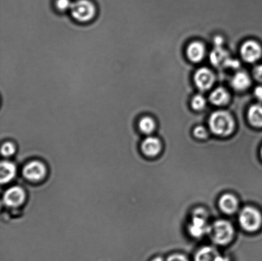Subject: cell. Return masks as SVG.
<instances>
[{
	"mask_svg": "<svg viewBox=\"0 0 262 261\" xmlns=\"http://www.w3.org/2000/svg\"><path fill=\"white\" fill-rule=\"evenodd\" d=\"M261 221L260 212L252 207H246L240 214L241 226L247 231L253 232L258 230L261 226Z\"/></svg>",
	"mask_w": 262,
	"mask_h": 261,
	"instance_id": "277c9868",
	"label": "cell"
},
{
	"mask_svg": "<svg viewBox=\"0 0 262 261\" xmlns=\"http://www.w3.org/2000/svg\"><path fill=\"white\" fill-rule=\"evenodd\" d=\"M220 254L213 247H205L200 249L195 255V261H217Z\"/></svg>",
	"mask_w": 262,
	"mask_h": 261,
	"instance_id": "5bb4252c",
	"label": "cell"
},
{
	"mask_svg": "<svg viewBox=\"0 0 262 261\" xmlns=\"http://www.w3.org/2000/svg\"><path fill=\"white\" fill-rule=\"evenodd\" d=\"M70 13L76 22L86 24L96 17L97 10L96 5L91 0H76L73 2Z\"/></svg>",
	"mask_w": 262,
	"mask_h": 261,
	"instance_id": "6da1fadb",
	"label": "cell"
},
{
	"mask_svg": "<svg viewBox=\"0 0 262 261\" xmlns=\"http://www.w3.org/2000/svg\"><path fill=\"white\" fill-rule=\"evenodd\" d=\"M228 54L225 51L222 50L220 46H217L210 55V60L214 65H220L221 63H225L227 60Z\"/></svg>",
	"mask_w": 262,
	"mask_h": 261,
	"instance_id": "ac0fdd59",
	"label": "cell"
},
{
	"mask_svg": "<svg viewBox=\"0 0 262 261\" xmlns=\"http://www.w3.org/2000/svg\"><path fill=\"white\" fill-rule=\"evenodd\" d=\"M205 48L202 43L199 42H192L187 48V55L193 62H199L204 58Z\"/></svg>",
	"mask_w": 262,
	"mask_h": 261,
	"instance_id": "4fadbf2b",
	"label": "cell"
},
{
	"mask_svg": "<svg viewBox=\"0 0 262 261\" xmlns=\"http://www.w3.org/2000/svg\"><path fill=\"white\" fill-rule=\"evenodd\" d=\"M213 241L220 245H225L232 241L234 234L232 225L229 222L220 220L214 222L210 228Z\"/></svg>",
	"mask_w": 262,
	"mask_h": 261,
	"instance_id": "3957f363",
	"label": "cell"
},
{
	"mask_svg": "<svg viewBox=\"0 0 262 261\" xmlns=\"http://www.w3.org/2000/svg\"><path fill=\"white\" fill-rule=\"evenodd\" d=\"M139 127L144 134H149L155 129V122L150 117H144L140 120Z\"/></svg>",
	"mask_w": 262,
	"mask_h": 261,
	"instance_id": "d6986e66",
	"label": "cell"
},
{
	"mask_svg": "<svg viewBox=\"0 0 262 261\" xmlns=\"http://www.w3.org/2000/svg\"><path fill=\"white\" fill-rule=\"evenodd\" d=\"M248 119L254 127H262V106L254 105L248 111Z\"/></svg>",
	"mask_w": 262,
	"mask_h": 261,
	"instance_id": "9a60e30c",
	"label": "cell"
},
{
	"mask_svg": "<svg viewBox=\"0 0 262 261\" xmlns=\"http://www.w3.org/2000/svg\"><path fill=\"white\" fill-rule=\"evenodd\" d=\"M232 84L233 88L237 90H244L250 85L251 81L247 74L241 72L233 77Z\"/></svg>",
	"mask_w": 262,
	"mask_h": 261,
	"instance_id": "2e32d148",
	"label": "cell"
},
{
	"mask_svg": "<svg viewBox=\"0 0 262 261\" xmlns=\"http://www.w3.org/2000/svg\"><path fill=\"white\" fill-rule=\"evenodd\" d=\"M166 261H189L183 255L174 254L169 256Z\"/></svg>",
	"mask_w": 262,
	"mask_h": 261,
	"instance_id": "cb8c5ba5",
	"label": "cell"
},
{
	"mask_svg": "<svg viewBox=\"0 0 262 261\" xmlns=\"http://www.w3.org/2000/svg\"><path fill=\"white\" fill-rule=\"evenodd\" d=\"M25 193L19 186H13L5 193L4 200L6 205L17 207L24 203Z\"/></svg>",
	"mask_w": 262,
	"mask_h": 261,
	"instance_id": "ba28073f",
	"label": "cell"
},
{
	"mask_svg": "<svg viewBox=\"0 0 262 261\" xmlns=\"http://www.w3.org/2000/svg\"><path fill=\"white\" fill-rule=\"evenodd\" d=\"M194 135L199 139H205L208 136V132L205 127L199 126L195 128Z\"/></svg>",
	"mask_w": 262,
	"mask_h": 261,
	"instance_id": "603a6c76",
	"label": "cell"
},
{
	"mask_svg": "<svg viewBox=\"0 0 262 261\" xmlns=\"http://www.w3.org/2000/svg\"><path fill=\"white\" fill-rule=\"evenodd\" d=\"M73 2L71 0H56L55 7L58 12L65 13L70 12Z\"/></svg>",
	"mask_w": 262,
	"mask_h": 261,
	"instance_id": "ffe728a7",
	"label": "cell"
},
{
	"mask_svg": "<svg viewBox=\"0 0 262 261\" xmlns=\"http://www.w3.org/2000/svg\"><path fill=\"white\" fill-rule=\"evenodd\" d=\"M261 157H262V148H261Z\"/></svg>",
	"mask_w": 262,
	"mask_h": 261,
	"instance_id": "f546056e",
	"label": "cell"
},
{
	"mask_svg": "<svg viewBox=\"0 0 262 261\" xmlns=\"http://www.w3.org/2000/svg\"><path fill=\"white\" fill-rule=\"evenodd\" d=\"M23 175L28 180L38 181L45 177L46 166L39 161H32L23 169Z\"/></svg>",
	"mask_w": 262,
	"mask_h": 261,
	"instance_id": "8992f818",
	"label": "cell"
},
{
	"mask_svg": "<svg viewBox=\"0 0 262 261\" xmlns=\"http://www.w3.org/2000/svg\"><path fill=\"white\" fill-rule=\"evenodd\" d=\"M255 94L256 98L262 101V86H258L255 88Z\"/></svg>",
	"mask_w": 262,
	"mask_h": 261,
	"instance_id": "4316f807",
	"label": "cell"
},
{
	"mask_svg": "<svg viewBox=\"0 0 262 261\" xmlns=\"http://www.w3.org/2000/svg\"><path fill=\"white\" fill-rule=\"evenodd\" d=\"M161 145L160 141L156 137L146 138L141 145L144 153L148 157H154L160 152Z\"/></svg>",
	"mask_w": 262,
	"mask_h": 261,
	"instance_id": "30bf717a",
	"label": "cell"
},
{
	"mask_svg": "<svg viewBox=\"0 0 262 261\" xmlns=\"http://www.w3.org/2000/svg\"><path fill=\"white\" fill-rule=\"evenodd\" d=\"M241 53L244 60L249 63H253L260 58L261 48L257 42L249 40L244 43Z\"/></svg>",
	"mask_w": 262,
	"mask_h": 261,
	"instance_id": "52a82bcc",
	"label": "cell"
},
{
	"mask_svg": "<svg viewBox=\"0 0 262 261\" xmlns=\"http://www.w3.org/2000/svg\"><path fill=\"white\" fill-rule=\"evenodd\" d=\"M254 76L258 81L262 82V65H258L254 69Z\"/></svg>",
	"mask_w": 262,
	"mask_h": 261,
	"instance_id": "d4e9b609",
	"label": "cell"
},
{
	"mask_svg": "<svg viewBox=\"0 0 262 261\" xmlns=\"http://www.w3.org/2000/svg\"><path fill=\"white\" fill-rule=\"evenodd\" d=\"M194 81L199 88L202 90H207L214 83V76L209 69L202 68L195 74Z\"/></svg>",
	"mask_w": 262,
	"mask_h": 261,
	"instance_id": "9c48e42d",
	"label": "cell"
},
{
	"mask_svg": "<svg viewBox=\"0 0 262 261\" xmlns=\"http://www.w3.org/2000/svg\"><path fill=\"white\" fill-rule=\"evenodd\" d=\"M207 215L203 209H197L194 212L189 230L192 236L200 238L210 231V227L207 222Z\"/></svg>",
	"mask_w": 262,
	"mask_h": 261,
	"instance_id": "5b68a950",
	"label": "cell"
},
{
	"mask_svg": "<svg viewBox=\"0 0 262 261\" xmlns=\"http://www.w3.org/2000/svg\"><path fill=\"white\" fill-rule=\"evenodd\" d=\"M15 152L14 145L10 143H5L2 147V153L5 157H10Z\"/></svg>",
	"mask_w": 262,
	"mask_h": 261,
	"instance_id": "7402d4cb",
	"label": "cell"
},
{
	"mask_svg": "<svg viewBox=\"0 0 262 261\" xmlns=\"http://www.w3.org/2000/svg\"><path fill=\"white\" fill-rule=\"evenodd\" d=\"M220 207L226 213H235L238 208L237 199L232 194H225L220 199Z\"/></svg>",
	"mask_w": 262,
	"mask_h": 261,
	"instance_id": "8fae6325",
	"label": "cell"
},
{
	"mask_svg": "<svg viewBox=\"0 0 262 261\" xmlns=\"http://www.w3.org/2000/svg\"><path fill=\"white\" fill-rule=\"evenodd\" d=\"M1 175L0 180L2 184L7 183L11 181L14 178L16 173V168L14 163L8 161H4L1 163Z\"/></svg>",
	"mask_w": 262,
	"mask_h": 261,
	"instance_id": "7c38bea8",
	"label": "cell"
},
{
	"mask_svg": "<svg viewBox=\"0 0 262 261\" xmlns=\"http://www.w3.org/2000/svg\"><path fill=\"white\" fill-rule=\"evenodd\" d=\"M151 261H164L163 258H161L160 257H156L155 259H154Z\"/></svg>",
	"mask_w": 262,
	"mask_h": 261,
	"instance_id": "f1b7e54d",
	"label": "cell"
},
{
	"mask_svg": "<svg viewBox=\"0 0 262 261\" xmlns=\"http://www.w3.org/2000/svg\"><path fill=\"white\" fill-rule=\"evenodd\" d=\"M224 64L226 66H230V67L233 68H237L238 65H239L237 61L230 60V59H227Z\"/></svg>",
	"mask_w": 262,
	"mask_h": 261,
	"instance_id": "484cf974",
	"label": "cell"
},
{
	"mask_svg": "<svg viewBox=\"0 0 262 261\" xmlns=\"http://www.w3.org/2000/svg\"><path fill=\"white\" fill-rule=\"evenodd\" d=\"M205 104H206V102H205L204 97L200 96V94L194 97V98L192 99V106L198 111L204 109Z\"/></svg>",
	"mask_w": 262,
	"mask_h": 261,
	"instance_id": "44dd1931",
	"label": "cell"
},
{
	"mask_svg": "<svg viewBox=\"0 0 262 261\" xmlns=\"http://www.w3.org/2000/svg\"><path fill=\"white\" fill-rule=\"evenodd\" d=\"M210 100L212 104L217 105V106H222V105L227 103L229 100V96L225 89L219 88L215 89L210 94Z\"/></svg>",
	"mask_w": 262,
	"mask_h": 261,
	"instance_id": "e0dca14e",
	"label": "cell"
},
{
	"mask_svg": "<svg viewBox=\"0 0 262 261\" xmlns=\"http://www.w3.org/2000/svg\"><path fill=\"white\" fill-rule=\"evenodd\" d=\"M209 126L214 134L227 136L233 132L235 124L232 117L227 112L217 111L210 116Z\"/></svg>",
	"mask_w": 262,
	"mask_h": 261,
	"instance_id": "7a4b0ae2",
	"label": "cell"
},
{
	"mask_svg": "<svg viewBox=\"0 0 262 261\" xmlns=\"http://www.w3.org/2000/svg\"><path fill=\"white\" fill-rule=\"evenodd\" d=\"M222 42H223V40L222 39V38L217 37L216 38H215V43H216L217 46H220L221 44H222Z\"/></svg>",
	"mask_w": 262,
	"mask_h": 261,
	"instance_id": "83f0119b",
	"label": "cell"
}]
</instances>
